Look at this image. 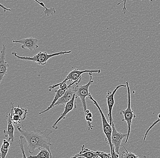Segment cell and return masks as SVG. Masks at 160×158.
<instances>
[{"mask_svg": "<svg viewBox=\"0 0 160 158\" xmlns=\"http://www.w3.org/2000/svg\"><path fill=\"white\" fill-rule=\"evenodd\" d=\"M18 130L22 135L23 136L28 143L27 149L30 154L34 153L36 149L45 148L48 150L52 155L50 147L52 146L51 135L52 131L50 129L41 130L35 127L34 126L17 127Z\"/></svg>", "mask_w": 160, "mask_h": 158, "instance_id": "6da1fadb", "label": "cell"}, {"mask_svg": "<svg viewBox=\"0 0 160 158\" xmlns=\"http://www.w3.org/2000/svg\"><path fill=\"white\" fill-rule=\"evenodd\" d=\"M71 53H72L71 51H61V52H57L52 54H48L47 52H40L33 57L20 56L17 54L16 52H14L12 53V54L15 57L19 59L31 61L37 63L38 64L44 65L47 64L48 60L52 57L58 56L61 55H64L66 54H70Z\"/></svg>", "mask_w": 160, "mask_h": 158, "instance_id": "7a4b0ae2", "label": "cell"}, {"mask_svg": "<svg viewBox=\"0 0 160 158\" xmlns=\"http://www.w3.org/2000/svg\"><path fill=\"white\" fill-rule=\"evenodd\" d=\"M88 97L89 99L93 102L94 104L98 108V110L99 111L101 117H102L103 130L105 136H106L105 140H106L107 144L109 145L110 149H111V154L112 155L113 152V145L112 142V125H110V124L108 123L104 114L102 111L101 108H100L98 102L96 101V100L93 99L91 94Z\"/></svg>", "mask_w": 160, "mask_h": 158, "instance_id": "3957f363", "label": "cell"}, {"mask_svg": "<svg viewBox=\"0 0 160 158\" xmlns=\"http://www.w3.org/2000/svg\"><path fill=\"white\" fill-rule=\"evenodd\" d=\"M82 79V77L79 78V79H78L77 80L73 82L72 83L70 84L69 85H68L67 83H66V82H65V83H58V84H56L50 86L49 87V90L50 92L53 89H54L55 88L58 86H59L60 88L58 90L56 91V95H55L54 99L53 100L52 102V104H51V105H50L48 107L46 110H45L42 111L40 112L39 115H42V114L46 113V112L48 111H49V110H51V109H52V108H53L54 105L55 104V103H56V102L58 100V99H59L60 98H61V97L64 94H65V92L66 91L67 89H68L69 87L72 86L74 84H79V83H80V82L81 81Z\"/></svg>", "mask_w": 160, "mask_h": 158, "instance_id": "277c9868", "label": "cell"}, {"mask_svg": "<svg viewBox=\"0 0 160 158\" xmlns=\"http://www.w3.org/2000/svg\"><path fill=\"white\" fill-rule=\"evenodd\" d=\"M126 85H127V90H128V108L125 110H121L120 112V114L124 115V119L122 120V121H125L127 122V125H128V136L126 138V141H125V143L127 144L128 140L130 133H131V125H132V120L134 118H136V115H134L133 111L131 108V92H130L129 84L128 81L126 82Z\"/></svg>", "mask_w": 160, "mask_h": 158, "instance_id": "5b68a950", "label": "cell"}, {"mask_svg": "<svg viewBox=\"0 0 160 158\" xmlns=\"http://www.w3.org/2000/svg\"><path fill=\"white\" fill-rule=\"evenodd\" d=\"M90 75L89 81L88 84L85 85H77L76 87H73L74 90L75 94H76V97L78 98L79 97L82 101V104L84 112H86L87 109V103H86V98L87 97H89L91 95L89 92V88L92 83H93V80H92V73H89Z\"/></svg>", "mask_w": 160, "mask_h": 158, "instance_id": "8992f818", "label": "cell"}, {"mask_svg": "<svg viewBox=\"0 0 160 158\" xmlns=\"http://www.w3.org/2000/svg\"><path fill=\"white\" fill-rule=\"evenodd\" d=\"M112 144L113 147H114L115 152L119 154L122 141L124 138L127 137L128 134H122L118 132L115 128L113 121L112 122Z\"/></svg>", "mask_w": 160, "mask_h": 158, "instance_id": "52a82bcc", "label": "cell"}, {"mask_svg": "<svg viewBox=\"0 0 160 158\" xmlns=\"http://www.w3.org/2000/svg\"><path fill=\"white\" fill-rule=\"evenodd\" d=\"M126 87H127V85L126 84H120L116 87L112 92L108 90L107 92L106 98H107V104H108V116L110 124L111 125H112V122L113 121V120L112 116V112L113 108L114 105V96L115 94L119 88Z\"/></svg>", "mask_w": 160, "mask_h": 158, "instance_id": "ba28073f", "label": "cell"}, {"mask_svg": "<svg viewBox=\"0 0 160 158\" xmlns=\"http://www.w3.org/2000/svg\"><path fill=\"white\" fill-rule=\"evenodd\" d=\"M12 42L21 44L22 48L28 49L31 51L36 50L39 48L38 45V40L36 38L32 37L22 39L19 40H13Z\"/></svg>", "mask_w": 160, "mask_h": 158, "instance_id": "9c48e42d", "label": "cell"}, {"mask_svg": "<svg viewBox=\"0 0 160 158\" xmlns=\"http://www.w3.org/2000/svg\"><path fill=\"white\" fill-rule=\"evenodd\" d=\"M77 99V97H76V94H74L72 99L70 101L68 102V103L66 104V105H65V110L61 114L59 118L57 120V121L55 122L54 124L52 126L53 129H55V130L58 129V123L61 120L65 119L69 113L72 111L74 109L77 108V105H76V103H77L76 99Z\"/></svg>", "mask_w": 160, "mask_h": 158, "instance_id": "30bf717a", "label": "cell"}, {"mask_svg": "<svg viewBox=\"0 0 160 158\" xmlns=\"http://www.w3.org/2000/svg\"><path fill=\"white\" fill-rule=\"evenodd\" d=\"M87 73L100 74L101 73V70H84L81 71L78 69H75L69 73L68 74L67 76L65 79L61 83H65L68 81H75L82 77V74Z\"/></svg>", "mask_w": 160, "mask_h": 158, "instance_id": "8fae6325", "label": "cell"}, {"mask_svg": "<svg viewBox=\"0 0 160 158\" xmlns=\"http://www.w3.org/2000/svg\"><path fill=\"white\" fill-rule=\"evenodd\" d=\"M7 47L5 44L3 45L2 49L0 54V83L2 82L4 77L8 72V68L9 65L6 60V54L7 52Z\"/></svg>", "mask_w": 160, "mask_h": 158, "instance_id": "7c38bea8", "label": "cell"}, {"mask_svg": "<svg viewBox=\"0 0 160 158\" xmlns=\"http://www.w3.org/2000/svg\"><path fill=\"white\" fill-rule=\"evenodd\" d=\"M7 120H8V130H4L3 131L4 134L6 137H8V140L11 142V145L14 141L15 136V128L14 127L13 123L12 120V115L11 112L7 115Z\"/></svg>", "mask_w": 160, "mask_h": 158, "instance_id": "4fadbf2b", "label": "cell"}, {"mask_svg": "<svg viewBox=\"0 0 160 158\" xmlns=\"http://www.w3.org/2000/svg\"><path fill=\"white\" fill-rule=\"evenodd\" d=\"M72 86L69 87L67 89L65 94L54 105V107L56 106L59 105H66L68 102L70 101L72 99L75 94L74 90Z\"/></svg>", "mask_w": 160, "mask_h": 158, "instance_id": "5bb4252c", "label": "cell"}, {"mask_svg": "<svg viewBox=\"0 0 160 158\" xmlns=\"http://www.w3.org/2000/svg\"><path fill=\"white\" fill-rule=\"evenodd\" d=\"M98 158V155H96L91 150L89 149L85 148V145H83L82 147V150L79 153L75 155L72 158Z\"/></svg>", "mask_w": 160, "mask_h": 158, "instance_id": "9a60e30c", "label": "cell"}, {"mask_svg": "<svg viewBox=\"0 0 160 158\" xmlns=\"http://www.w3.org/2000/svg\"><path fill=\"white\" fill-rule=\"evenodd\" d=\"M12 110L11 112L14 114L18 115L22 117L24 119V120L26 119L27 117V114L28 113V110L25 108H20L19 105L17 107H15L14 106V104L12 103L11 104Z\"/></svg>", "mask_w": 160, "mask_h": 158, "instance_id": "2e32d148", "label": "cell"}, {"mask_svg": "<svg viewBox=\"0 0 160 158\" xmlns=\"http://www.w3.org/2000/svg\"><path fill=\"white\" fill-rule=\"evenodd\" d=\"M40 150L39 152L38 153L37 155L30 156L28 158H52V155L49 151L48 150L45 148L39 149Z\"/></svg>", "mask_w": 160, "mask_h": 158, "instance_id": "e0dca14e", "label": "cell"}, {"mask_svg": "<svg viewBox=\"0 0 160 158\" xmlns=\"http://www.w3.org/2000/svg\"><path fill=\"white\" fill-rule=\"evenodd\" d=\"M11 144L10 141L7 140H3L1 148V158H5L8 152V150L10 147Z\"/></svg>", "mask_w": 160, "mask_h": 158, "instance_id": "ac0fdd59", "label": "cell"}, {"mask_svg": "<svg viewBox=\"0 0 160 158\" xmlns=\"http://www.w3.org/2000/svg\"><path fill=\"white\" fill-rule=\"evenodd\" d=\"M34 1L38 3L40 6L44 8L45 10H44V13L45 15L47 16H53L56 14V11L54 8H48L46 7L45 4L43 2H40L38 0H34Z\"/></svg>", "mask_w": 160, "mask_h": 158, "instance_id": "d6986e66", "label": "cell"}, {"mask_svg": "<svg viewBox=\"0 0 160 158\" xmlns=\"http://www.w3.org/2000/svg\"><path fill=\"white\" fill-rule=\"evenodd\" d=\"M26 143H27L26 139L23 136L21 135V136L20 137L19 140V145L20 149L22 150V154H23V158H28L26 156L24 148L25 144Z\"/></svg>", "mask_w": 160, "mask_h": 158, "instance_id": "ffe728a7", "label": "cell"}, {"mask_svg": "<svg viewBox=\"0 0 160 158\" xmlns=\"http://www.w3.org/2000/svg\"><path fill=\"white\" fill-rule=\"evenodd\" d=\"M124 147V149L125 150V151H123L122 154V156L121 157L122 158H139L138 156L137 155H135L134 153L131 152H129L126 148L124 146H123Z\"/></svg>", "mask_w": 160, "mask_h": 158, "instance_id": "44dd1931", "label": "cell"}, {"mask_svg": "<svg viewBox=\"0 0 160 158\" xmlns=\"http://www.w3.org/2000/svg\"><path fill=\"white\" fill-rule=\"evenodd\" d=\"M11 115H12V121L15 125L20 124V123H21V122H22V121L24 120V119H23L22 117L18 115L13 114L12 112H11Z\"/></svg>", "mask_w": 160, "mask_h": 158, "instance_id": "7402d4cb", "label": "cell"}, {"mask_svg": "<svg viewBox=\"0 0 160 158\" xmlns=\"http://www.w3.org/2000/svg\"><path fill=\"white\" fill-rule=\"evenodd\" d=\"M92 151L96 155H98V157L101 158H111L112 157L111 153H106L104 152L100 151Z\"/></svg>", "mask_w": 160, "mask_h": 158, "instance_id": "603a6c76", "label": "cell"}, {"mask_svg": "<svg viewBox=\"0 0 160 158\" xmlns=\"http://www.w3.org/2000/svg\"><path fill=\"white\" fill-rule=\"evenodd\" d=\"M128 1V0H122L121 2H120V3H118V5H120L122 3H124L123 8L122 11V12L124 14L126 13V12H127V8H126V4H127V3ZM142 1H144V0H142ZM149 1H151V2H152L153 0H149Z\"/></svg>", "mask_w": 160, "mask_h": 158, "instance_id": "cb8c5ba5", "label": "cell"}, {"mask_svg": "<svg viewBox=\"0 0 160 158\" xmlns=\"http://www.w3.org/2000/svg\"><path fill=\"white\" fill-rule=\"evenodd\" d=\"M0 6H1V8H2L3 9V10L5 12H7V11H10V12L12 11V10L10 9L9 8H6V7H5L2 4H0Z\"/></svg>", "mask_w": 160, "mask_h": 158, "instance_id": "d4e9b609", "label": "cell"}, {"mask_svg": "<svg viewBox=\"0 0 160 158\" xmlns=\"http://www.w3.org/2000/svg\"><path fill=\"white\" fill-rule=\"evenodd\" d=\"M158 118L160 119V113H159V114H158Z\"/></svg>", "mask_w": 160, "mask_h": 158, "instance_id": "484cf974", "label": "cell"}]
</instances>
